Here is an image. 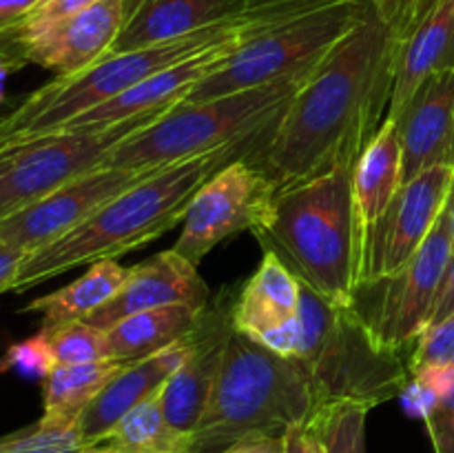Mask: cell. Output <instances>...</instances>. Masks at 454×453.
<instances>
[{
	"instance_id": "6da1fadb",
	"label": "cell",
	"mask_w": 454,
	"mask_h": 453,
	"mask_svg": "<svg viewBox=\"0 0 454 453\" xmlns=\"http://www.w3.org/2000/svg\"><path fill=\"white\" fill-rule=\"evenodd\" d=\"M393 29L372 12L301 83L253 164L278 194L335 169H355L388 118Z\"/></svg>"
},
{
	"instance_id": "7a4b0ae2",
	"label": "cell",
	"mask_w": 454,
	"mask_h": 453,
	"mask_svg": "<svg viewBox=\"0 0 454 453\" xmlns=\"http://www.w3.org/2000/svg\"><path fill=\"white\" fill-rule=\"evenodd\" d=\"M275 124L257 136L242 138L208 154L158 169L136 187L115 195L69 234L27 253L12 291H29L75 266L115 260L182 225L200 187L224 164L238 158H255Z\"/></svg>"
},
{
	"instance_id": "3957f363",
	"label": "cell",
	"mask_w": 454,
	"mask_h": 453,
	"mask_svg": "<svg viewBox=\"0 0 454 453\" xmlns=\"http://www.w3.org/2000/svg\"><path fill=\"white\" fill-rule=\"evenodd\" d=\"M331 3L337 0H253L242 13L224 22L151 47L109 53L78 74L56 76L40 89L27 93L12 111L0 115V149L60 131L93 107L114 100L142 80L177 65L202 49L229 40L253 38L288 18Z\"/></svg>"
},
{
	"instance_id": "277c9868",
	"label": "cell",
	"mask_w": 454,
	"mask_h": 453,
	"mask_svg": "<svg viewBox=\"0 0 454 453\" xmlns=\"http://www.w3.org/2000/svg\"><path fill=\"white\" fill-rule=\"evenodd\" d=\"M353 171L335 169L279 191L269 220L253 231L304 287L341 306L353 305L362 274Z\"/></svg>"
},
{
	"instance_id": "5b68a950",
	"label": "cell",
	"mask_w": 454,
	"mask_h": 453,
	"mask_svg": "<svg viewBox=\"0 0 454 453\" xmlns=\"http://www.w3.org/2000/svg\"><path fill=\"white\" fill-rule=\"evenodd\" d=\"M322 407V395L300 360L233 329L202 420L191 433V453H220L251 435H284L313 420Z\"/></svg>"
},
{
	"instance_id": "8992f818",
	"label": "cell",
	"mask_w": 454,
	"mask_h": 453,
	"mask_svg": "<svg viewBox=\"0 0 454 453\" xmlns=\"http://www.w3.org/2000/svg\"><path fill=\"white\" fill-rule=\"evenodd\" d=\"M293 358L304 364L324 404L375 409L402 395L411 382L406 354L381 346L353 305H333L304 284Z\"/></svg>"
},
{
	"instance_id": "52a82bcc",
	"label": "cell",
	"mask_w": 454,
	"mask_h": 453,
	"mask_svg": "<svg viewBox=\"0 0 454 453\" xmlns=\"http://www.w3.org/2000/svg\"><path fill=\"white\" fill-rule=\"evenodd\" d=\"M306 78L282 80L202 102H180L120 142L100 167L162 169L257 136L278 123Z\"/></svg>"
},
{
	"instance_id": "ba28073f",
	"label": "cell",
	"mask_w": 454,
	"mask_h": 453,
	"mask_svg": "<svg viewBox=\"0 0 454 453\" xmlns=\"http://www.w3.org/2000/svg\"><path fill=\"white\" fill-rule=\"evenodd\" d=\"M366 0H337L293 16L239 44L186 100L202 102L313 74L366 18Z\"/></svg>"
},
{
	"instance_id": "9c48e42d",
	"label": "cell",
	"mask_w": 454,
	"mask_h": 453,
	"mask_svg": "<svg viewBox=\"0 0 454 453\" xmlns=\"http://www.w3.org/2000/svg\"><path fill=\"white\" fill-rule=\"evenodd\" d=\"M167 111L136 115L111 127L60 129L0 149V220L100 167L120 142L155 123Z\"/></svg>"
},
{
	"instance_id": "30bf717a",
	"label": "cell",
	"mask_w": 454,
	"mask_h": 453,
	"mask_svg": "<svg viewBox=\"0 0 454 453\" xmlns=\"http://www.w3.org/2000/svg\"><path fill=\"white\" fill-rule=\"evenodd\" d=\"M452 249L450 211L446 207L433 234L402 269L359 284L353 309L381 346L406 354L428 329Z\"/></svg>"
},
{
	"instance_id": "8fae6325",
	"label": "cell",
	"mask_w": 454,
	"mask_h": 453,
	"mask_svg": "<svg viewBox=\"0 0 454 453\" xmlns=\"http://www.w3.org/2000/svg\"><path fill=\"white\" fill-rule=\"evenodd\" d=\"M275 198L278 185L264 169L248 158L233 160L193 195L173 249L198 266L226 238L260 229Z\"/></svg>"
},
{
	"instance_id": "7c38bea8",
	"label": "cell",
	"mask_w": 454,
	"mask_h": 453,
	"mask_svg": "<svg viewBox=\"0 0 454 453\" xmlns=\"http://www.w3.org/2000/svg\"><path fill=\"white\" fill-rule=\"evenodd\" d=\"M454 167H433L403 182L362 247L359 284L402 269L433 234L452 195Z\"/></svg>"
},
{
	"instance_id": "4fadbf2b",
	"label": "cell",
	"mask_w": 454,
	"mask_h": 453,
	"mask_svg": "<svg viewBox=\"0 0 454 453\" xmlns=\"http://www.w3.org/2000/svg\"><path fill=\"white\" fill-rule=\"evenodd\" d=\"M153 171L158 169H91L38 203L0 220V240L25 253L47 247Z\"/></svg>"
},
{
	"instance_id": "5bb4252c",
	"label": "cell",
	"mask_w": 454,
	"mask_h": 453,
	"mask_svg": "<svg viewBox=\"0 0 454 453\" xmlns=\"http://www.w3.org/2000/svg\"><path fill=\"white\" fill-rule=\"evenodd\" d=\"M233 300L235 291L226 287L208 300L195 327L189 331V355L160 391V404L167 422L189 438L202 420L224 362L226 342L233 333Z\"/></svg>"
},
{
	"instance_id": "9a60e30c",
	"label": "cell",
	"mask_w": 454,
	"mask_h": 453,
	"mask_svg": "<svg viewBox=\"0 0 454 453\" xmlns=\"http://www.w3.org/2000/svg\"><path fill=\"white\" fill-rule=\"evenodd\" d=\"M390 29L395 84L388 118H395L428 76L454 69V0H411Z\"/></svg>"
},
{
	"instance_id": "2e32d148",
	"label": "cell",
	"mask_w": 454,
	"mask_h": 453,
	"mask_svg": "<svg viewBox=\"0 0 454 453\" xmlns=\"http://www.w3.org/2000/svg\"><path fill=\"white\" fill-rule=\"evenodd\" d=\"M301 284L275 253L264 258L233 300V329L266 349L293 358L300 333Z\"/></svg>"
},
{
	"instance_id": "e0dca14e",
	"label": "cell",
	"mask_w": 454,
	"mask_h": 453,
	"mask_svg": "<svg viewBox=\"0 0 454 453\" xmlns=\"http://www.w3.org/2000/svg\"><path fill=\"white\" fill-rule=\"evenodd\" d=\"M129 12L131 0H98L69 20L13 47L27 65L51 69L56 76L78 74L109 56Z\"/></svg>"
},
{
	"instance_id": "ac0fdd59",
	"label": "cell",
	"mask_w": 454,
	"mask_h": 453,
	"mask_svg": "<svg viewBox=\"0 0 454 453\" xmlns=\"http://www.w3.org/2000/svg\"><path fill=\"white\" fill-rule=\"evenodd\" d=\"M208 300L211 289L200 275L198 266L171 247L140 265L129 266V275L120 291L84 320L106 331L115 322L140 311L168 305H191L204 309Z\"/></svg>"
},
{
	"instance_id": "d6986e66",
	"label": "cell",
	"mask_w": 454,
	"mask_h": 453,
	"mask_svg": "<svg viewBox=\"0 0 454 453\" xmlns=\"http://www.w3.org/2000/svg\"><path fill=\"white\" fill-rule=\"evenodd\" d=\"M393 120L403 182L433 167H454V69L428 76Z\"/></svg>"
},
{
	"instance_id": "ffe728a7",
	"label": "cell",
	"mask_w": 454,
	"mask_h": 453,
	"mask_svg": "<svg viewBox=\"0 0 454 453\" xmlns=\"http://www.w3.org/2000/svg\"><path fill=\"white\" fill-rule=\"evenodd\" d=\"M247 40H229V43L202 49V52L184 58L177 65L142 80L140 84L127 89L124 93L115 96L114 100L93 107V109H89L80 118L71 120L62 129L111 127V124L124 123V120L136 118V115L173 109L176 105L184 102L202 84V80L208 78L226 60V56L233 53Z\"/></svg>"
},
{
	"instance_id": "44dd1931",
	"label": "cell",
	"mask_w": 454,
	"mask_h": 453,
	"mask_svg": "<svg viewBox=\"0 0 454 453\" xmlns=\"http://www.w3.org/2000/svg\"><path fill=\"white\" fill-rule=\"evenodd\" d=\"M191 349V338L186 333L182 340L149 358L133 360L98 393V398L84 409L78 420L80 438L84 447L102 442L106 433L122 420L124 416L140 407L142 402L158 393L168 378L182 367Z\"/></svg>"
},
{
	"instance_id": "7402d4cb",
	"label": "cell",
	"mask_w": 454,
	"mask_h": 453,
	"mask_svg": "<svg viewBox=\"0 0 454 453\" xmlns=\"http://www.w3.org/2000/svg\"><path fill=\"white\" fill-rule=\"evenodd\" d=\"M253 0H131L111 53L151 47L238 16Z\"/></svg>"
},
{
	"instance_id": "603a6c76",
	"label": "cell",
	"mask_w": 454,
	"mask_h": 453,
	"mask_svg": "<svg viewBox=\"0 0 454 453\" xmlns=\"http://www.w3.org/2000/svg\"><path fill=\"white\" fill-rule=\"evenodd\" d=\"M403 185V158L399 145L397 127L393 120L386 118L380 131L364 149L353 171V195L355 213H357L359 235L366 238L368 229L380 220L381 213L397 195Z\"/></svg>"
},
{
	"instance_id": "cb8c5ba5",
	"label": "cell",
	"mask_w": 454,
	"mask_h": 453,
	"mask_svg": "<svg viewBox=\"0 0 454 453\" xmlns=\"http://www.w3.org/2000/svg\"><path fill=\"white\" fill-rule=\"evenodd\" d=\"M129 269L118 260H98L80 278L43 298H35L22 311L40 315V329L84 320L111 300L127 280Z\"/></svg>"
},
{
	"instance_id": "d4e9b609",
	"label": "cell",
	"mask_w": 454,
	"mask_h": 453,
	"mask_svg": "<svg viewBox=\"0 0 454 453\" xmlns=\"http://www.w3.org/2000/svg\"><path fill=\"white\" fill-rule=\"evenodd\" d=\"M202 309L191 305H168L140 311L106 329L114 360L133 362L176 345L198 322Z\"/></svg>"
},
{
	"instance_id": "484cf974",
	"label": "cell",
	"mask_w": 454,
	"mask_h": 453,
	"mask_svg": "<svg viewBox=\"0 0 454 453\" xmlns=\"http://www.w3.org/2000/svg\"><path fill=\"white\" fill-rule=\"evenodd\" d=\"M124 367L127 362L114 358L84 364H56L43 378V420L53 425H78L84 409Z\"/></svg>"
},
{
	"instance_id": "4316f807",
	"label": "cell",
	"mask_w": 454,
	"mask_h": 453,
	"mask_svg": "<svg viewBox=\"0 0 454 453\" xmlns=\"http://www.w3.org/2000/svg\"><path fill=\"white\" fill-rule=\"evenodd\" d=\"M160 391L124 416L98 444L118 453H191L189 435L173 429L164 417Z\"/></svg>"
},
{
	"instance_id": "83f0119b",
	"label": "cell",
	"mask_w": 454,
	"mask_h": 453,
	"mask_svg": "<svg viewBox=\"0 0 454 453\" xmlns=\"http://www.w3.org/2000/svg\"><path fill=\"white\" fill-rule=\"evenodd\" d=\"M371 409L355 402L324 404L313 416L324 453H366V420Z\"/></svg>"
},
{
	"instance_id": "f1b7e54d",
	"label": "cell",
	"mask_w": 454,
	"mask_h": 453,
	"mask_svg": "<svg viewBox=\"0 0 454 453\" xmlns=\"http://www.w3.org/2000/svg\"><path fill=\"white\" fill-rule=\"evenodd\" d=\"M44 331L56 364H84L111 358L106 331L93 327L87 320H75Z\"/></svg>"
},
{
	"instance_id": "f546056e",
	"label": "cell",
	"mask_w": 454,
	"mask_h": 453,
	"mask_svg": "<svg viewBox=\"0 0 454 453\" xmlns=\"http://www.w3.org/2000/svg\"><path fill=\"white\" fill-rule=\"evenodd\" d=\"M82 449L78 425H53L43 417L0 438V453H80Z\"/></svg>"
},
{
	"instance_id": "4dcf8cb0",
	"label": "cell",
	"mask_w": 454,
	"mask_h": 453,
	"mask_svg": "<svg viewBox=\"0 0 454 453\" xmlns=\"http://www.w3.org/2000/svg\"><path fill=\"white\" fill-rule=\"evenodd\" d=\"M96 3L98 0H38L29 9V13L3 38L9 40L12 44L27 43V40L35 38V36L44 34L51 27L69 20L75 13L84 12V9H89Z\"/></svg>"
},
{
	"instance_id": "1f68e13d",
	"label": "cell",
	"mask_w": 454,
	"mask_h": 453,
	"mask_svg": "<svg viewBox=\"0 0 454 453\" xmlns=\"http://www.w3.org/2000/svg\"><path fill=\"white\" fill-rule=\"evenodd\" d=\"M430 367H454V314L430 324L411 349V376Z\"/></svg>"
},
{
	"instance_id": "d6a6232c",
	"label": "cell",
	"mask_w": 454,
	"mask_h": 453,
	"mask_svg": "<svg viewBox=\"0 0 454 453\" xmlns=\"http://www.w3.org/2000/svg\"><path fill=\"white\" fill-rule=\"evenodd\" d=\"M53 367H56V360H53L51 346H49V338L44 329H40L35 336L27 338V340L12 345L7 349V354L0 358V373L18 371L22 376L40 378V380Z\"/></svg>"
},
{
	"instance_id": "836d02e7",
	"label": "cell",
	"mask_w": 454,
	"mask_h": 453,
	"mask_svg": "<svg viewBox=\"0 0 454 453\" xmlns=\"http://www.w3.org/2000/svg\"><path fill=\"white\" fill-rule=\"evenodd\" d=\"M428 429L434 453H454V382L419 413Z\"/></svg>"
},
{
	"instance_id": "e575fe53",
	"label": "cell",
	"mask_w": 454,
	"mask_h": 453,
	"mask_svg": "<svg viewBox=\"0 0 454 453\" xmlns=\"http://www.w3.org/2000/svg\"><path fill=\"white\" fill-rule=\"evenodd\" d=\"M284 444H286V453H324L322 440L315 431L313 420L291 426L284 433Z\"/></svg>"
},
{
	"instance_id": "d590c367",
	"label": "cell",
	"mask_w": 454,
	"mask_h": 453,
	"mask_svg": "<svg viewBox=\"0 0 454 453\" xmlns=\"http://www.w3.org/2000/svg\"><path fill=\"white\" fill-rule=\"evenodd\" d=\"M220 453H286L284 435H251V438L238 440Z\"/></svg>"
},
{
	"instance_id": "8d00e7d4",
	"label": "cell",
	"mask_w": 454,
	"mask_h": 453,
	"mask_svg": "<svg viewBox=\"0 0 454 453\" xmlns=\"http://www.w3.org/2000/svg\"><path fill=\"white\" fill-rule=\"evenodd\" d=\"M25 258V251L9 247V244H4L3 240H0V293L12 291L13 282H16L18 269H20Z\"/></svg>"
},
{
	"instance_id": "74e56055",
	"label": "cell",
	"mask_w": 454,
	"mask_h": 453,
	"mask_svg": "<svg viewBox=\"0 0 454 453\" xmlns=\"http://www.w3.org/2000/svg\"><path fill=\"white\" fill-rule=\"evenodd\" d=\"M452 314H454V249H452L450 262H448L446 266V274H443L442 287H439V296H437V302H434V311H433V320H430V324L439 322V320L448 318V315Z\"/></svg>"
},
{
	"instance_id": "f35d334b",
	"label": "cell",
	"mask_w": 454,
	"mask_h": 453,
	"mask_svg": "<svg viewBox=\"0 0 454 453\" xmlns=\"http://www.w3.org/2000/svg\"><path fill=\"white\" fill-rule=\"evenodd\" d=\"M25 65L27 60L22 58V53L9 40L0 38V105L4 102V84H7V78L13 71L22 69Z\"/></svg>"
},
{
	"instance_id": "ab89813d",
	"label": "cell",
	"mask_w": 454,
	"mask_h": 453,
	"mask_svg": "<svg viewBox=\"0 0 454 453\" xmlns=\"http://www.w3.org/2000/svg\"><path fill=\"white\" fill-rule=\"evenodd\" d=\"M38 0H0V38L7 36Z\"/></svg>"
},
{
	"instance_id": "60d3db41",
	"label": "cell",
	"mask_w": 454,
	"mask_h": 453,
	"mask_svg": "<svg viewBox=\"0 0 454 453\" xmlns=\"http://www.w3.org/2000/svg\"><path fill=\"white\" fill-rule=\"evenodd\" d=\"M366 3L375 16H380L381 20L393 27L397 22V18L402 16L403 9L411 4V0H366Z\"/></svg>"
},
{
	"instance_id": "b9f144b4",
	"label": "cell",
	"mask_w": 454,
	"mask_h": 453,
	"mask_svg": "<svg viewBox=\"0 0 454 453\" xmlns=\"http://www.w3.org/2000/svg\"><path fill=\"white\" fill-rule=\"evenodd\" d=\"M80 453H118L109 447H102V444H93V447H84Z\"/></svg>"
},
{
	"instance_id": "7bdbcfd3",
	"label": "cell",
	"mask_w": 454,
	"mask_h": 453,
	"mask_svg": "<svg viewBox=\"0 0 454 453\" xmlns=\"http://www.w3.org/2000/svg\"><path fill=\"white\" fill-rule=\"evenodd\" d=\"M448 211H450V225H452V238H454V194L448 200Z\"/></svg>"
},
{
	"instance_id": "ee69618b",
	"label": "cell",
	"mask_w": 454,
	"mask_h": 453,
	"mask_svg": "<svg viewBox=\"0 0 454 453\" xmlns=\"http://www.w3.org/2000/svg\"><path fill=\"white\" fill-rule=\"evenodd\" d=\"M452 194H454V187H452Z\"/></svg>"
}]
</instances>
